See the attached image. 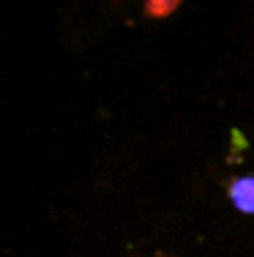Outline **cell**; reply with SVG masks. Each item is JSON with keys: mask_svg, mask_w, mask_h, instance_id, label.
<instances>
[{"mask_svg": "<svg viewBox=\"0 0 254 257\" xmlns=\"http://www.w3.org/2000/svg\"><path fill=\"white\" fill-rule=\"evenodd\" d=\"M178 6H180V0H145V14L153 17V20H161V17L172 14Z\"/></svg>", "mask_w": 254, "mask_h": 257, "instance_id": "7a4b0ae2", "label": "cell"}, {"mask_svg": "<svg viewBox=\"0 0 254 257\" xmlns=\"http://www.w3.org/2000/svg\"><path fill=\"white\" fill-rule=\"evenodd\" d=\"M229 200L240 213H254V178L240 175L229 183Z\"/></svg>", "mask_w": 254, "mask_h": 257, "instance_id": "6da1fadb", "label": "cell"}]
</instances>
